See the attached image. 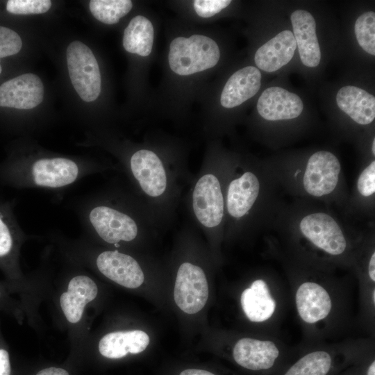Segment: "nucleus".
<instances>
[{
	"label": "nucleus",
	"instance_id": "obj_1",
	"mask_svg": "<svg viewBox=\"0 0 375 375\" xmlns=\"http://www.w3.org/2000/svg\"><path fill=\"white\" fill-rule=\"evenodd\" d=\"M220 58L218 45L201 35L178 37L169 47V64L176 74L187 76L213 67Z\"/></svg>",
	"mask_w": 375,
	"mask_h": 375
},
{
	"label": "nucleus",
	"instance_id": "obj_2",
	"mask_svg": "<svg viewBox=\"0 0 375 375\" xmlns=\"http://www.w3.org/2000/svg\"><path fill=\"white\" fill-rule=\"evenodd\" d=\"M67 63L72 83L79 97L90 102L101 92V80L97 60L91 49L74 41L67 49Z\"/></svg>",
	"mask_w": 375,
	"mask_h": 375
},
{
	"label": "nucleus",
	"instance_id": "obj_3",
	"mask_svg": "<svg viewBox=\"0 0 375 375\" xmlns=\"http://www.w3.org/2000/svg\"><path fill=\"white\" fill-rule=\"evenodd\" d=\"M192 208L199 224L213 228L221 224L224 215V200L221 184L212 173H203L196 181L192 192Z\"/></svg>",
	"mask_w": 375,
	"mask_h": 375
},
{
	"label": "nucleus",
	"instance_id": "obj_4",
	"mask_svg": "<svg viewBox=\"0 0 375 375\" xmlns=\"http://www.w3.org/2000/svg\"><path fill=\"white\" fill-rule=\"evenodd\" d=\"M174 297L178 308L188 314L197 313L204 307L208 298V285L200 267L188 262L180 265Z\"/></svg>",
	"mask_w": 375,
	"mask_h": 375
},
{
	"label": "nucleus",
	"instance_id": "obj_5",
	"mask_svg": "<svg viewBox=\"0 0 375 375\" xmlns=\"http://www.w3.org/2000/svg\"><path fill=\"white\" fill-rule=\"evenodd\" d=\"M130 167L133 176L147 197H164L168 188V174L156 153L149 149L137 151L131 158Z\"/></svg>",
	"mask_w": 375,
	"mask_h": 375
},
{
	"label": "nucleus",
	"instance_id": "obj_6",
	"mask_svg": "<svg viewBox=\"0 0 375 375\" xmlns=\"http://www.w3.org/2000/svg\"><path fill=\"white\" fill-rule=\"evenodd\" d=\"M89 219L99 237L108 243L130 242L138 236V226L134 219L115 208L98 206L90 211Z\"/></svg>",
	"mask_w": 375,
	"mask_h": 375
},
{
	"label": "nucleus",
	"instance_id": "obj_7",
	"mask_svg": "<svg viewBox=\"0 0 375 375\" xmlns=\"http://www.w3.org/2000/svg\"><path fill=\"white\" fill-rule=\"evenodd\" d=\"M340 172V164L332 153L319 151L307 162L304 176L305 190L314 197L330 194L335 188Z\"/></svg>",
	"mask_w": 375,
	"mask_h": 375
},
{
	"label": "nucleus",
	"instance_id": "obj_8",
	"mask_svg": "<svg viewBox=\"0 0 375 375\" xmlns=\"http://www.w3.org/2000/svg\"><path fill=\"white\" fill-rule=\"evenodd\" d=\"M302 234L318 248L331 255L343 253L346 240L338 223L328 214L312 213L299 224Z\"/></svg>",
	"mask_w": 375,
	"mask_h": 375
},
{
	"label": "nucleus",
	"instance_id": "obj_9",
	"mask_svg": "<svg viewBox=\"0 0 375 375\" xmlns=\"http://www.w3.org/2000/svg\"><path fill=\"white\" fill-rule=\"evenodd\" d=\"M43 96L41 79L34 74H24L0 86V106L31 109L42 102Z\"/></svg>",
	"mask_w": 375,
	"mask_h": 375
},
{
	"label": "nucleus",
	"instance_id": "obj_10",
	"mask_svg": "<svg viewBox=\"0 0 375 375\" xmlns=\"http://www.w3.org/2000/svg\"><path fill=\"white\" fill-rule=\"evenodd\" d=\"M99 270L107 278L127 288H137L144 280L143 271L132 256L118 251H106L97 258Z\"/></svg>",
	"mask_w": 375,
	"mask_h": 375
},
{
	"label": "nucleus",
	"instance_id": "obj_11",
	"mask_svg": "<svg viewBox=\"0 0 375 375\" xmlns=\"http://www.w3.org/2000/svg\"><path fill=\"white\" fill-rule=\"evenodd\" d=\"M303 109V103L298 95L276 86L265 90L257 103L259 115L269 121L296 118Z\"/></svg>",
	"mask_w": 375,
	"mask_h": 375
},
{
	"label": "nucleus",
	"instance_id": "obj_12",
	"mask_svg": "<svg viewBox=\"0 0 375 375\" xmlns=\"http://www.w3.org/2000/svg\"><path fill=\"white\" fill-rule=\"evenodd\" d=\"M290 19L302 63L308 67H317L321 60V51L314 17L304 10H297L292 13Z\"/></svg>",
	"mask_w": 375,
	"mask_h": 375
},
{
	"label": "nucleus",
	"instance_id": "obj_13",
	"mask_svg": "<svg viewBox=\"0 0 375 375\" xmlns=\"http://www.w3.org/2000/svg\"><path fill=\"white\" fill-rule=\"evenodd\" d=\"M261 85V74L253 66L236 71L226 83L220 97L221 105L226 108L236 107L253 97Z\"/></svg>",
	"mask_w": 375,
	"mask_h": 375
},
{
	"label": "nucleus",
	"instance_id": "obj_14",
	"mask_svg": "<svg viewBox=\"0 0 375 375\" xmlns=\"http://www.w3.org/2000/svg\"><path fill=\"white\" fill-rule=\"evenodd\" d=\"M296 48L292 32L283 31L256 51L254 57L256 65L265 72H275L291 60Z\"/></svg>",
	"mask_w": 375,
	"mask_h": 375
},
{
	"label": "nucleus",
	"instance_id": "obj_15",
	"mask_svg": "<svg viewBox=\"0 0 375 375\" xmlns=\"http://www.w3.org/2000/svg\"><path fill=\"white\" fill-rule=\"evenodd\" d=\"M278 354V349L274 342L248 338L238 340L233 351L235 362L251 370L272 367Z\"/></svg>",
	"mask_w": 375,
	"mask_h": 375
},
{
	"label": "nucleus",
	"instance_id": "obj_16",
	"mask_svg": "<svg viewBox=\"0 0 375 375\" xmlns=\"http://www.w3.org/2000/svg\"><path fill=\"white\" fill-rule=\"evenodd\" d=\"M78 175V167L72 160L63 158H44L32 167L34 183L42 187L60 188L73 183Z\"/></svg>",
	"mask_w": 375,
	"mask_h": 375
},
{
	"label": "nucleus",
	"instance_id": "obj_17",
	"mask_svg": "<svg viewBox=\"0 0 375 375\" xmlns=\"http://www.w3.org/2000/svg\"><path fill=\"white\" fill-rule=\"evenodd\" d=\"M260 191V182L251 172H246L231 181L226 193V208L228 214L241 218L251 209Z\"/></svg>",
	"mask_w": 375,
	"mask_h": 375
},
{
	"label": "nucleus",
	"instance_id": "obj_18",
	"mask_svg": "<svg viewBox=\"0 0 375 375\" xmlns=\"http://www.w3.org/2000/svg\"><path fill=\"white\" fill-rule=\"evenodd\" d=\"M98 293L96 283L87 276H76L71 279L67 291L62 293L60 303L67 319L77 323L82 317L85 306L95 299Z\"/></svg>",
	"mask_w": 375,
	"mask_h": 375
},
{
	"label": "nucleus",
	"instance_id": "obj_19",
	"mask_svg": "<svg viewBox=\"0 0 375 375\" xmlns=\"http://www.w3.org/2000/svg\"><path fill=\"white\" fill-rule=\"evenodd\" d=\"M296 304L301 318L310 324L325 318L332 306L327 291L312 282H306L300 285L296 294Z\"/></svg>",
	"mask_w": 375,
	"mask_h": 375
},
{
	"label": "nucleus",
	"instance_id": "obj_20",
	"mask_svg": "<svg viewBox=\"0 0 375 375\" xmlns=\"http://www.w3.org/2000/svg\"><path fill=\"white\" fill-rule=\"evenodd\" d=\"M337 104L340 110L353 121L367 125L375 117V98L367 91L352 85L341 88L336 95Z\"/></svg>",
	"mask_w": 375,
	"mask_h": 375
},
{
	"label": "nucleus",
	"instance_id": "obj_21",
	"mask_svg": "<svg viewBox=\"0 0 375 375\" xmlns=\"http://www.w3.org/2000/svg\"><path fill=\"white\" fill-rule=\"evenodd\" d=\"M149 343V335L142 331L132 330L112 332L99 341L100 353L108 358L117 359L128 353L136 354L143 351Z\"/></svg>",
	"mask_w": 375,
	"mask_h": 375
},
{
	"label": "nucleus",
	"instance_id": "obj_22",
	"mask_svg": "<svg viewBox=\"0 0 375 375\" xmlns=\"http://www.w3.org/2000/svg\"><path fill=\"white\" fill-rule=\"evenodd\" d=\"M243 311L249 320L261 322L273 315L276 302L271 296L267 283L261 279L253 282L241 295Z\"/></svg>",
	"mask_w": 375,
	"mask_h": 375
},
{
	"label": "nucleus",
	"instance_id": "obj_23",
	"mask_svg": "<svg viewBox=\"0 0 375 375\" xmlns=\"http://www.w3.org/2000/svg\"><path fill=\"white\" fill-rule=\"evenodd\" d=\"M153 37V27L150 20L142 15H137L124 30L123 46L129 53L148 56L152 50Z\"/></svg>",
	"mask_w": 375,
	"mask_h": 375
},
{
	"label": "nucleus",
	"instance_id": "obj_24",
	"mask_svg": "<svg viewBox=\"0 0 375 375\" xmlns=\"http://www.w3.org/2000/svg\"><path fill=\"white\" fill-rule=\"evenodd\" d=\"M89 6L97 19L106 24H114L129 12L133 4L129 0H92Z\"/></svg>",
	"mask_w": 375,
	"mask_h": 375
},
{
	"label": "nucleus",
	"instance_id": "obj_25",
	"mask_svg": "<svg viewBox=\"0 0 375 375\" xmlns=\"http://www.w3.org/2000/svg\"><path fill=\"white\" fill-rule=\"evenodd\" d=\"M331 365V358L328 353L315 351L299 360L285 375H326Z\"/></svg>",
	"mask_w": 375,
	"mask_h": 375
},
{
	"label": "nucleus",
	"instance_id": "obj_26",
	"mask_svg": "<svg viewBox=\"0 0 375 375\" xmlns=\"http://www.w3.org/2000/svg\"><path fill=\"white\" fill-rule=\"evenodd\" d=\"M357 41L367 53L375 55V13L372 11L359 16L355 23Z\"/></svg>",
	"mask_w": 375,
	"mask_h": 375
},
{
	"label": "nucleus",
	"instance_id": "obj_27",
	"mask_svg": "<svg viewBox=\"0 0 375 375\" xmlns=\"http://www.w3.org/2000/svg\"><path fill=\"white\" fill-rule=\"evenodd\" d=\"M51 6L49 0H10L6 10L15 15L42 14L47 12Z\"/></svg>",
	"mask_w": 375,
	"mask_h": 375
},
{
	"label": "nucleus",
	"instance_id": "obj_28",
	"mask_svg": "<svg viewBox=\"0 0 375 375\" xmlns=\"http://www.w3.org/2000/svg\"><path fill=\"white\" fill-rule=\"evenodd\" d=\"M15 248V235L9 219L0 210V261L11 257Z\"/></svg>",
	"mask_w": 375,
	"mask_h": 375
},
{
	"label": "nucleus",
	"instance_id": "obj_29",
	"mask_svg": "<svg viewBox=\"0 0 375 375\" xmlns=\"http://www.w3.org/2000/svg\"><path fill=\"white\" fill-rule=\"evenodd\" d=\"M22 46L21 38L15 31L0 26V58L17 53Z\"/></svg>",
	"mask_w": 375,
	"mask_h": 375
},
{
	"label": "nucleus",
	"instance_id": "obj_30",
	"mask_svg": "<svg viewBox=\"0 0 375 375\" xmlns=\"http://www.w3.org/2000/svg\"><path fill=\"white\" fill-rule=\"evenodd\" d=\"M230 0H195L193 6L197 14L201 17H210L226 8Z\"/></svg>",
	"mask_w": 375,
	"mask_h": 375
},
{
	"label": "nucleus",
	"instance_id": "obj_31",
	"mask_svg": "<svg viewBox=\"0 0 375 375\" xmlns=\"http://www.w3.org/2000/svg\"><path fill=\"white\" fill-rule=\"evenodd\" d=\"M358 190L364 197L375 192V161H372L360 175L357 183Z\"/></svg>",
	"mask_w": 375,
	"mask_h": 375
},
{
	"label": "nucleus",
	"instance_id": "obj_32",
	"mask_svg": "<svg viewBox=\"0 0 375 375\" xmlns=\"http://www.w3.org/2000/svg\"><path fill=\"white\" fill-rule=\"evenodd\" d=\"M36 375H69V373L62 368L50 367L40 370Z\"/></svg>",
	"mask_w": 375,
	"mask_h": 375
},
{
	"label": "nucleus",
	"instance_id": "obj_33",
	"mask_svg": "<svg viewBox=\"0 0 375 375\" xmlns=\"http://www.w3.org/2000/svg\"><path fill=\"white\" fill-rule=\"evenodd\" d=\"M179 375H215L214 374L202 369H188L183 370Z\"/></svg>",
	"mask_w": 375,
	"mask_h": 375
},
{
	"label": "nucleus",
	"instance_id": "obj_34",
	"mask_svg": "<svg viewBox=\"0 0 375 375\" xmlns=\"http://www.w3.org/2000/svg\"><path fill=\"white\" fill-rule=\"evenodd\" d=\"M369 275L372 281H375V253H373L369 263Z\"/></svg>",
	"mask_w": 375,
	"mask_h": 375
},
{
	"label": "nucleus",
	"instance_id": "obj_35",
	"mask_svg": "<svg viewBox=\"0 0 375 375\" xmlns=\"http://www.w3.org/2000/svg\"><path fill=\"white\" fill-rule=\"evenodd\" d=\"M367 375H375V362L374 361L369 366Z\"/></svg>",
	"mask_w": 375,
	"mask_h": 375
},
{
	"label": "nucleus",
	"instance_id": "obj_36",
	"mask_svg": "<svg viewBox=\"0 0 375 375\" xmlns=\"http://www.w3.org/2000/svg\"><path fill=\"white\" fill-rule=\"evenodd\" d=\"M372 150L373 154L375 155V140L374 139L373 140Z\"/></svg>",
	"mask_w": 375,
	"mask_h": 375
},
{
	"label": "nucleus",
	"instance_id": "obj_37",
	"mask_svg": "<svg viewBox=\"0 0 375 375\" xmlns=\"http://www.w3.org/2000/svg\"><path fill=\"white\" fill-rule=\"evenodd\" d=\"M373 301L375 303V290H373Z\"/></svg>",
	"mask_w": 375,
	"mask_h": 375
},
{
	"label": "nucleus",
	"instance_id": "obj_38",
	"mask_svg": "<svg viewBox=\"0 0 375 375\" xmlns=\"http://www.w3.org/2000/svg\"><path fill=\"white\" fill-rule=\"evenodd\" d=\"M1 67L0 65V74H1Z\"/></svg>",
	"mask_w": 375,
	"mask_h": 375
},
{
	"label": "nucleus",
	"instance_id": "obj_39",
	"mask_svg": "<svg viewBox=\"0 0 375 375\" xmlns=\"http://www.w3.org/2000/svg\"><path fill=\"white\" fill-rule=\"evenodd\" d=\"M1 292H0V298H1Z\"/></svg>",
	"mask_w": 375,
	"mask_h": 375
}]
</instances>
